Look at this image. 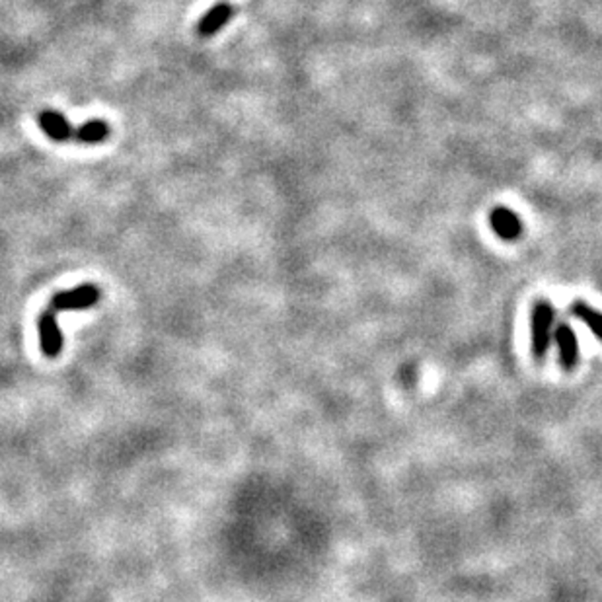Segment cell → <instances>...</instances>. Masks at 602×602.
I'll list each match as a JSON object with an SVG mask.
<instances>
[{
    "mask_svg": "<svg viewBox=\"0 0 602 602\" xmlns=\"http://www.w3.org/2000/svg\"><path fill=\"white\" fill-rule=\"evenodd\" d=\"M554 322H556V308L549 300H539L532 308V324H530V334H532V355L544 361L549 345L554 342Z\"/></svg>",
    "mask_w": 602,
    "mask_h": 602,
    "instance_id": "6da1fadb",
    "label": "cell"
},
{
    "mask_svg": "<svg viewBox=\"0 0 602 602\" xmlns=\"http://www.w3.org/2000/svg\"><path fill=\"white\" fill-rule=\"evenodd\" d=\"M102 293L96 285H81L74 286V289L57 293L53 298H51V310L53 312H74V310H86L98 305Z\"/></svg>",
    "mask_w": 602,
    "mask_h": 602,
    "instance_id": "7a4b0ae2",
    "label": "cell"
},
{
    "mask_svg": "<svg viewBox=\"0 0 602 602\" xmlns=\"http://www.w3.org/2000/svg\"><path fill=\"white\" fill-rule=\"evenodd\" d=\"M57 312L53 310H45L42 316L37 320V332H39V347H42L44 355L49 359H55L61 355L64 339L61 325L57 322Z\"/></svg>",
    "mask_w": 602,
    "mask_h": 602,
    "instance_id": "3957f363",
    "label": "cell"
},
{
    "mask_svg": "<svg viewBox=\"0 0 602 602\" xmlns=\"http://www.w3.org/2000/svg\"><path fill=\"white\" fill-rule=\"evenodd\" d=\"M554 342L558 347V359L566 371H573L579 364V339L569 324L559 322L554 332Z\"/></svg>",
    "mask_w": 602,
    "mask_h": 602,
    "instance_id": "277c9868",
    "label": "cell"
},
{
    "mask_svg": "<svg viewBox=\"0 0 602 602\" xmlns=\"http://www.w3.org/2000/svg\"><path fill=\"white\" fill-rule=\"evenodd\" d=\"M490 225L501 240H517L522 234V220L519 215L507 207H495L490 215Z\"/></svg>",
    "mask_w": 602,
    "mask_h": 602,
    "instance_id": "5b68a950",
    "label": "cell"
},
{
    "mask_svg": "<svg viewBox=\"0 0 602 602\" xmlns=\"http://www.w3.org/2000/svg\"><path fill=\"white\" fill-rule=\"evenodd\" d=\"M37 125L51 141H55V142H67V141L74 139V129L71 127L69 120L55 110H44L42 113H39Z\"/></svg>",
    "mask_w": 602,
    "mask_h": 602,
    "instance_id": "8992f818",
    "label": "cell"
},
{
    "mask_svg": "<svg viewBox=\"0 0 602 602\" xmlns=\"http://www.w3.org/2000/svg\"><path fill=\"white\" fill-rule=\"evenodd\" d=\"M234 8L228 3H217L215 6L205 12V16L198 24V34L201 37H211L225 28L227 22L232 18Z\"/></svg>",
    "mask_w": 602,
    "mask_h": 602,
    "instance_id": "52a82bcc",
    "label": "cell"
},
{
    "mask_svg": "<svg viewBox=\"0 0 602 602\" xmlns=\"http://www.w3.org/2000/svg\"><path fill=\"white\" fill-rule=\"evenodd\" d=\"M108 135L110 125L103 120H88L74 129V141L83 142V145H98V142L106 141Z\"/></svg>",
    "mask_w": 602,
    "mask_h": 602,
    "instance_id": "ba28073f",
    "label": "cell"
},
{
    "mask_svg": "<svg viewBox=\"0 0 602 602\" xmlns=\"http://www.w3.org/2000/svg\"><path fill=\"white\" fill-rule=\"evenodd\" d=\"M569 312L573 314L575 318H579L588 330H591L600 342H602V312H598L597 308H593L591 305L583 303V300H578V303H573Z\"/></svg>",
    "mask_w": 602,
    "mask_h": 602,
    "instance_id": "9c48e42d",
    "label": "cell"
}]
</instances>
